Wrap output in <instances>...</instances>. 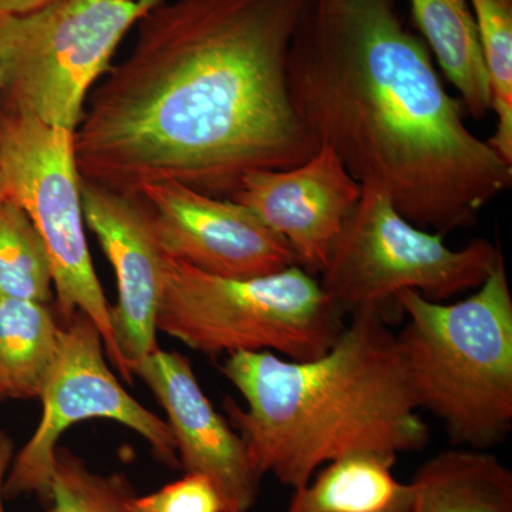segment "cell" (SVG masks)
Wrapping results in <instances>:
<instances>
[{
	"mask_svg": "<svg viewBox=\"0 0 512 512\" xmlns=\"http://www.w3.org/2000/svg\"><path fill=\"white\" fill-rule=\"evenodd\" d=\"M407 512H512V473L495 454L456 446L424 461Z\"/></svg>",
	"mask_w": 512,
	"mask_h": 512,
	"instance_id": "14",
	"label": "cell"
},
{
	"mask_svg": "<svg viewBox=\"0 0 512 512\" xmlns=\"http://www.w3.org/2000/svg\"><path fill=\"white\" fill-rule=\"evenodd\" d=\"M417 29L441 72L461 94L468 113L484 119L491 111L483 49L467 0H409Z\"/></svg>",
	"mask_w": 512,
	"mask_h": 512,
	"instance_id": "15",
	"label": "cell"
},
{
	"mask_svg": "<svg viewBox=\"0 0 512 512\" xmlns=\"http://www.w3.org/2000/svg\"><path fill=\"white\" fill-rule=\"evenodd\" d=\"M82 205L84 222L116 274L119 299L111 306V325L131 372L133 363L160 349L157 316L164 254L137 195L107 190L82 178Z\"/></svg>",
	"mask_w": 512,
	"mask_h": 512,
	"instance_id": "13",
	"label": "cell"
},
{
	"mask_svg": "<svg viewBox=\"0 0 512 512\" xmlns=\"http://www.w3.org/2000/svg\"><path fill=\"white\" fill-rule=\"evenodd\" d=\"M400 350L414 400L454 446L487 450L512 430V292L504 256L467 298H397Z\"/></svg>",
	"mask_w": 512,
	"mask_h": 512,
	"instance_id": "4",
	"label": "cell"
},
{
	"mask_svg": "<svg viewBox=\"0 0 512 512\" xmlns=\"http://www.w3.org/2000/svg\"><path fill=\"white\" fill-rule=\"evenodd\" d=\"M15 458V447L5 431L0 430V512H6L3 507V498H5V481L8 477L10 466Z\"/></svg>",
	"mask_w": 512,
	"mask_h": 512,
	"instance_id": "22",
	"label": "cell"
},
{
	"mask_svg": "<svg viewBox=\"0 0 512 512\" xmlns=\"http://www.w3.org/2000/svg\"><path fill=\"white\" fill-rule=\"evenodd\" d=\"M136 497L121 474L94 473L67 448H57L49 512H131Z\"/></svg>",
	"mask_w": 512,
	"mask_h": 512,
	"instance_id": "20",
	"label": "cell"
},
{
	"mask_svg": "<svg viewBox=\"0 0 512 512\" xmlns=\"http://www.w3.org/2000/svg\"><path fill=\"white\" fill-rule=\"evenodd\" d=\"M160 2L55 0L32 12H0V101L74 133L124 36Z\"/></svg>",
	"mask_w": 512,
	"mask_h": 512,
	"instance_id": "6",
	"label": "cell"
},
{
	"mask_svg": "<svg viewBox=\"0 0 512 512\" xmlns=\"http://www.w3.org/2000/svg\"><path fill=\"white\" fill-rule=\"evenodd\" d=\"M349 316L335 343L315 359L239 352L222 363V375L247 404L242 409L227 397V420L261 480L272 474L295 491L340 457L397 458L429 444V426L384 312Z\"/></svg>",
	"mask_w": 512,
	"mask_h": 512,
	"instance_id": "3",
	"label": "cell"
},
{
	"mask_svg": "<svg viewBox=\"0 0 512 512\" xmlns=\"http://www.w3.org/2000/svg\"><path fill=\"white\" fill-rule=\"evenodd\" d=\"M306 0H161L74 131L80 177L120 194L173 183L231 198L242 178L319 146L293 107L288 56Z\"/></svg>",
	"mask_w": 512,
	"mask_h": 512,
	"instance_id": "1",
	"label": "cell"
},
{
	"mask_svg": "<svg viewBox=\"0 0 512 512\" xmlns=\"http://www.w3.org/2000/svg\"><path fill=\"white\" fill-rule=\"evenodd\" d=\"M167 414V424L185 473L210 478L225 512H248L261 478L249 463L244 441L205 396L191 362L178 352L157 349L131 365Z\"/></svg>",
	"mask_w": 512,
	"mask_h": 512,
	"instance_id": "12",
	"label": "cell"
},
{
	"mask_svg": "<svg viewBox=\"0 0 512 512\" xmlns=\"http://www.w3.org/2000/svg\"><path fill=\"white\" fill-rule=\"evenodd\" d=\"M288 86L318 146L417 227H470L511 187L512 164L467 127L397 0H306Z\"/></svg>",
	"mask_w": 512,
	"mask_h": 512,
	"instance_id": "2",
	"label": "cell"
},
{
	"mask_svg": "<svg viewBox=\"0 0 512 512\" xmlns=\"http://www.w3.org/2000/svg\"><path fill=\"white\" fill-rule=\"evenodd\" d=\"M483 49L495 130L488 144L512 164V0H467Z\"/></svg>",
	"mask_w": 512,
	"mask_h": 512,
	"instance_id": "19",
	"label": "cell"
},
{
	"mask_svg": "<svg viewBox=\"0 0 512 512\" xmlns=\"http://www.w3.org/2000/svg\"><path fill=\"white\" fill-rule=\"evenodd\" d=\"M443 238L404 218L383 191L363 187L320 272V285L345 316L384 312L393 303L397 308L407 291L436 302L476 291L503 258L487 239L453 249Z\"/></svg>",
	"mask_w": 512,
	"mask_h": 512,
	"instance_id": "7",
	"label": "cell"
},
{
	"mask_svg": "<svg viewBox=\"0 0 512 512\" xmlns=\"http://www.w3.org/2000/svg\"><path fill=\"white\" fill-rule=\"evenodd\" d=\"M2 84H3V77H2V70H0V90H2Z\"/></svg>",
	"mask_w": 512,
	"mask_h": 512,
	"instance_id": "25",
	"label": "cell"
},
{
	"mask_svg": "<svg viewBox=\"0 0 512 512\" xmlns=\"http://www.w3.org/2000/svg\"><path fill=\"white\" fill-rule=\"evenodd\" d=\"M62 325L49 305L0 298V396L39 399L60 348Z\"/></svg>",
	"mask_w": 512,
	"mask_h": 512,
	"instance_id": "17",
	"label": "cell"
},
{
	"mask_svg": "<svg viewBox=\"0 0 512 512\" xmlns=\"http://www.w3.org/2000/svg\"><path fill=\"white\" fill-rule=\"evenodd\" d=\"M0 298L55 301L52 262L45 241L18 202L0 201Z\"/></svg>",
	"mask_w": 512,
	"mask_h": 512,
	"instance_id": "18",
	"label": "cell"
},
{
	"mask_svg": "<svg viewBox=\"0 0 512 512\" xmlns=\"http://www.w3.org/2000/svg\"><path fill=\"white\" fill-rule=\"evenodd\" d=\"M104 353L100 330L87 316L76 313L64 322L59 355L39 397L42 419L13 458L5 497L37 495L45 503L49 501L57 444L66 430L80 421L106 419L123 424L143 437L165 466L180 467L167 421L126 392Z\"/></svg>",
	"mask_w": 512,
	"mask_h": 512,
	"instance_id": "9",
	"label": "cell"
},
{
	"mask_svg": "<svg viewBox=\"0 0 512 512\" xmlns=\"http://www.w3.org/2000/svg\"><path fill=\"white\" fill-rule=\"evenodd\" d=\"M345 318L319 279L301 266L231 279L164 255L157 330L202 355L272 352L315 359L338 339Z\"/></svg>",
	"mask_w": 512,
	"mask_h": 512,
	"instance_id": "5",
	"label": "cell"
},
{
	"mask_svg": "<svg viewBox=\"0 0 512 512\" xmlns=\"http://www.w3.org/2000/svg\"><path fill=\"white\" fill-rule=\"evenodd\" d=\"M0 173L6 197L18 202L45 241L64 322L76 313L92 320L111 365L126 382H133L114 339L111 306L84 234L82 177L73 131L49 126L0 101Z\"/></svg>",
	"mask_w": 512,
	"mask_h": 512,
	"instance_id": "8",
	"label": "cell"
},
{
	"mask_svg": "<svg viewBox=\"0 0 512 512\" xmlns=\"http://www.w3.org/2000/svg\"><path fill=\"white\" fill-rule=\"evenodd\" d=\"M363 187L329 147L284 168L249 173L229 200L249 208L284 238L298 266L320 275Z\"/></svg>",
	"mask_w": 512,
	"mask_h": 512,
	"instance_id": "11",
	"label": "cell"
},
{
	"mask_svg": "<svg viewBox=\"0 0 512 512\" xmlns=\"http://www.w3.org/2000/svg\"><path fill=\"white\" fill-rule=\"evenodd\" d=\"M6 197L5 184H3L2 173H0V201Z\"/></svg>",
	"mask_w": 512,
	"mask_h": 512,
	"instance_id": "24",
	"label": "cell"
},
{
	"mask_svg": "<svg viewBox=\"0 0 512 512\" xmlns=\"http://www.w3.org/2000/svg\"><path fill=\"white\" fill-rule=\"evenodd\" d=\"M407 510H409V507H407V508H403V510L394 511V512H407Z\"/></svg>",
	"mask_w": 512,
	"mask_h": 512,
	"instance_id": "26",
	"label": "cell"
},
{
	"mask_svg": "<svg viewBox=\"0 0 512 512\" xmlns=\"http://www.w3.org/2000/svg\"><path fill=\"white\" fill-rule=\"evenodd\" d=\"M134 195L168 258L231 279L261 278L298 265L285 239L237 201L173 181L141 185Z\"/></svg>",
	"mask_w": 512,
	"mask_h": 512,
	"instance_id": "10",
	"label": "cell"
},
{
	"mask_svg": "<svg viewBox=\"0 0 512 512\" xmlns=\"http://www.w3.org/2000/svg\"><path fill=\"white\" fill-rule=\"evenodd\" d=\"M55 0H0V12L3 13H26L42 8L47 3Z\"/></svg>",
	"mask_w": 512,
	"mask_h": 512,
	"instance_id": "23",
	"label": "cell"
},
{
	"mask_svg": "<svg viewBox=\"0 0 512 512\" xmlns=\"http://www.w3.org/2000/svg\"><path fill=\"white\" fill-rule=\"evenodd\" d=\"M131 512H225V505L210 478L185 473L156 493L136 495Z\"/></svg>",
	"mask_w": 512,
	"mask_h": 512,
	"instance_id": "21",
	"label": "cell"
},
{
	"mask_svg": "<svg viewBox=\"0 0 512 512\" xmlns=\"http://www.w3.org/2000/svg\"><path fill=\"white\" fill-rule=\"evenodd\" d=\"M397 458L356 453L330 461L295 490L288 512H394L409 507L410 485L393 474Z\"/></svg>",
	"mask_w": 512,
	"mask_h": 512,
	"instance_id": "16",
	"label": "cell"
},
{
	"mask_svg": "<svg viewBox=\"0 0 512 512\" xmlns=\"http://www.w3.org/2000/svg\"><path fill=\"white\" fill-rule=\"evenodd\" d=\"M2 400H3V399H2V396H0V402H2Z\"/></svg>",
	"mask_w": 512,
	"mask_h": 512,
	"instance_id": "27",
	"label": "cell"
}]
</instances>
